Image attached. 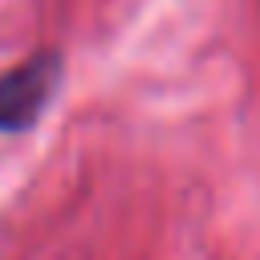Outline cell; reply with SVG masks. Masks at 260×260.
<instances>
[{"label":"cell","mask_w":260,"mask_h":260,"mask_svg":"<svg viewBox=\"0 0 260 260\" xmlns=\"http://www.w3.org/2000/svg\"><path fill=\"white\" fill-rule=\"evenodd\" d=\"M65 81L61 49H37L8 73H0V134H28L53 106Z\"/></svg>","instance_id":"obj_1"}]
</instances>
